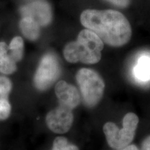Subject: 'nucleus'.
<instances>
[{
	"label": "nucleus",
	"instance_id": "1",
	"mask_svg": "<svg viewBox=\"0 0 150 150\" xmlns=\"http://www.w3.org/2000/svg\"><path fill=\"white\" fill-rule=\"evenodd\" d=\"M81 22L111 47H122L130 40L132 30L126 17L114 10L88 9L81 15Z\"/></svg>",
	"mask_w": 150,
	"mask_h": 150
},
{
	"label": "nucleus",
	"instance_id": "2",
	"mask_svg": "<svg viewBox=\"0 0 150 150\" xmlns=\"http://www.w3.org/2000/svg\"><path fill=\"white\" fill-rule=\"evenodd\" d=\"M104 42L96 33L86 29L79 33L77 40L65 45L63 55L69 63L95 64L101 60Z\"/></svg>",
	"mask_w": 150,
	"mask_h": 150
},
{
	"label": "nucleus",
	"instance_id": "3",
	"mask_svg": "<svg viewBox=\"0 0 150 150\" xmlns=\"http://www.w3.org/2000/svg\"><path fill=\"white\" fill-rule=\"evenodd\" d=\"M76 80L84 105L88 108L96 106L102 100L104 93L105 83L102 78L95 71L82 68L76 73Z\"/></svg>",
	"mask_w": 150,
	"mask_h": 150
},
{
	"label": "nucleus",
	"instance_id": "4",
	"mask_svg": "<svg viewBox=\"0 0 150 150\" xmlns=\"http://www.w3.org/2000/svg\"><path fill=\"white\" fill-rule=\"evenodd\" d=\"M139 118L134 112H128L123 118V127L119 129L113 122L105 123L103 131L108 145L120 149L130 145L134 140Z\"/></svg>",
	"mask_w": 150,
	"mask_h": 150
},
{
	"label": "nucleus",
	"instance_id": "5",
	"mask_svg": "<svg viewBox=\"0 0 150 150\" xmlns=\"http://www.w3.org/2000/svg\"><path fill=\"white\" fill-rule=\"evenodd\" d=\"M61 73L59 60L53 53H47L42 56L34 76L33 84L39 91L48 90L59 78Z\"/></svg>",
	"mask_w": 150,
	"mask_h": 150
},
{
	"label": "nucleus",
	"instance_id": "6",
	"mask_svg": "<svg viewBox=\"0 0 150 150\" xmlns=\"http://www.w3.org/2000/svg\"><path fill=\"white\" fill-rule=\"evenodd\" d=\"M74 116L72 110L59 105L50 110L46 115V123L52 132L63 134L67 133L72 127Z\"/></svg>",
	"mask_w": 150,
	"mask_h": 150
},
{
	"label": "nucleus",
	"instance_id": "7",
	"mask_svg": "<svg viewBox=\"0 0 150 150\" xmlns=\"http://www.w3.org/2000/svg\"><path fill=\"white\" fill-rule=\"evenodd\" d=\"M55 94L59 105L70 110H74L81 102V94L74 86L65 81H59L55 86Z\"/></svg>",
	"mask_w": 150,
	"mask_h": 150
},
{
	"label": "nucleus",
	"instance_id": "8",
	"mask_svg": "<svg viewBox=\"0 0 150 150\" xmlns=\"http://www.w3.org/2000/svg\"><path fill=\"white\" fill-rule=\"evenodd\" d=\"M21 14L33 18L42 27L48 25L52 19L51 7L45 1H35L26 5L21 8Z\"/></svg>",
	"mask_w": 150,
	"mask_h": 150
},
{
	"label": "nucleus",
	"instance_id": "9",
	"mask_svg": "<svg viewBox=\"0 0 150 150\" xmlns=\"http://www.w3.org/2000/svg\"><path fill=\"white\" fill-rule=\"evenodd\" d=\"M12 90V82L8 77L0 76V120L8 119L11 115V105L8 95Z\"/></svg>",
	"mask_w": 150,
	"mask_h": 150
},
{
	"label": "nucleus",
	"instance_id": "10",
	"mask_svg": "<svg viewBox=\"0 0 150 150\" xmlns=\"http://www.w3.org/2000/svg\"><path fill=\"white\" fill-rule=\"evenodd\" d=\"M16 62L11 56L6 43L0 42V73L11 74L17 70Z\"/></svg>",
	"mask_w": 150,
	"mask_h": 150
},
{
	"label": "nucleus",
	"instance_id": "11",
	"mask_svg": "<svg viewBox=\"0 0 150 150\" xmlns=\"http://www.w3.org/2000/svg\"><path fill=\"white\" fill-rule=\"evenodd\" d=\"M135 77L140 81L146 82L150 80V55L145 54L138 59L134 69Z\"/></svg>",
	"mask_w": 150,
	"mask_h": 150
},
{
	"label": "nucleus",
	"instance_id": "12",
	"mask_svg": "<svg viewBox=\"0 0 150 150\" xmlns=\"http://www.w3.org/2000/svg\"><path fill=\"white\" fill-rule=\"evenodd\" d=\"M40 27L38 24L30 17H23L20 22V28L22 34L28 40H37L40 35Z\"/></svg>",
	"mask_w": 150,
	"mask_h": 150
},
{
	"label": "nucleus",
	"instance_id": "13",
	"mask_svg": "<svg viewBox=\"0 0 150 150\" xmlns=\"http://www.w3.org/2000/svg\"><path fill=\"white\" fill-rule=\"evenodd\" d=\"M8 50L16 63L21 61L24 54V41L22 38L20 36L13 38L8 46Z\"/></svg>",
	"mask_w": 150,
	"mask_h": 150
},
{
	"label": "nucleus",
	"instance_id": "14",
	"mask_svg": "<svg viewBox=\"0 0 150 150\" xmlns=\"http://www.w3.org/2000/svg\"><path fill=\"white\" fill-rule=\"evenodd\" d=\"M52 150H79L77 146L70 143L66 138L58 136L54 139Z\"/></svg>",
	"mask_w": 150,
	"mask_h": 150
},
{
	"label": "nucleus",
	"instance_id": "15",
	"mask_svg": "<svg viewBox=\"0 0 150 150\" xmlns=\"http://www.w3.org/2000/svg\"><path fill=\"white\" fill-rule=\"evenodd\" d=\"M106 1H109L110 3L117 6L118 7H121V8L128 6L130 3V0H106Z\"/></svg>",
	"mask_w": 150,
	"mask_h": 150
},
{
	"label": "nucleus",
	"instance_id": "16",
	"mask_svg": "<svg viewBox=\"0 0 150 150\" xmlns=\"http://www.w3.org/2000/svg\"><path fill=\"white\" fill-rule=\"evenodd\" d=\"M140 150H150V136H147L142 141Z\"/></svg>",
	"mask_w": 150,
	"mask_h": 150
},
{
	"label": "nucleus",
	"instance_id": "17",
	"mask_svg": "<svg viewBox=\"0 0 150 150\" xmlns=\"http://www.w3.org/2000/svg\"><path fill=\"white\" fill-rule=\"evenodd\" d=\"M117 150H140L138 147L135 145H129L127 147L122 148V149H120Z\"/></svg>",
	"mask_w": 150,
	"mask_h": 150
}]
</instances>
